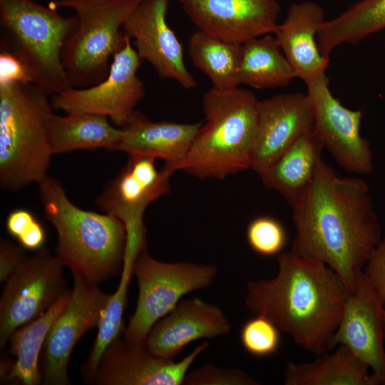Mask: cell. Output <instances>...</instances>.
<instances>
[{"label": "cell", "instance_id": "cell-1", "mask_svg": "<svg viewBox=\"0 0 385 385\" xmlns=\"http://www.w3.org/2000/svg\"><path fill=\"white\" fill-rule=\"evenodd\" d=\"M291 208L296 231L291 252L325 264L352 292L357 273L381 239L366 183L339 177L322 159L312 183Z\"/></svg>", "mask_w": 385, "mask_h": 385}, {"label": "cell", "instance_id": "cell-2", "mask_svg": "<svg viewBox=\"0 0 385 385\" xmlns=\"http://www.w3.org/2000/svg\"><path fill=\"white\" fill-rule=\"evenodd\" d=\"M277 265L274 278L248 282L246 306L302 349L326 353L351 292L329 267L291 251L278 255Z\"/></svg>", "mask_w": 385, "mask_h": 385}, {"label": "cell", "instance_id": "cell-3", "mask_svg": "<svg viewBox=\"0 0 385 385\" xmlns=\"http://www.w3.org/2000/svg\"><path fill=\"white\" fill-rule=\"evenodd\" d=\"M46 217L57 232L56 257L73 275L98 284L123 268L127 235L123 223L74 205L60 181L47 176L39 184Z\"/></svg>", "mask_w": 385, "mask_h": 385}, {"label": "cell", "instance_id": "cell-4", "mask_svg": "<svg viewBox=\"0 0 385 385\" xmlns=\"http://www.w3.org/2000/svg\"><path fill=\"white\" fill-rule=\"evenodd\" d=\"M259 103L247 89H209L202 98L206 121L181 170L200 179L222 180L250 169Z\"/></svg>", "mask_w": 385, "mask_h": 385}, {"label": "cell", "instance_id": "cell-5", "mask_svg": "<svg viewBox=\"0 0 385 385\" xmlns=\"http://www.w3.org/2000/svg\"><path fill=\"white\" fill-rule=\"evenodd\" d=\"M48 95L35 83L0 84V185L17 192L48 176L51 150Z\"/></svg>", "mask_w": 385, "mask_h": 385}, {"label": "cell", "instance_id": "cell-6", "mask_svg": "<svg viewBox=\"0 0 385 385\" xmlns=\"http://www.w3.org/2000/svg\"><path fill=\"white\" fill-rule=\"evenodd\" d=\"M0 24L1 49L22 61L35 84L53 96L72 88L61 51L77 26L76 16L63 17L32 0H0Z\"/></svg>", "mask_w": 385, "mask_h": 385}, {"label": "cell", "instance_id": "cell-7", "mask_svg": "<svg viewBox=\"0 0 385 385\" xmlns=\"http://www.w3.org/2000/svg\"><path fill=\"white\" fill-rule=\"evenodd\" d=\"M144 0H53L49 6L74 11L77 26L65 41L61 61L72 88L103 81L111 59L123 49V26Z\"/></svg>", "mask_w": 385, "mask_h": 385}, {"label": "cell", "instance_id": "cell-8", "mask_svg": "<svg viewBox=\"0 0 385 385\" xmlns=\"http://www.w3.org/2000/svg\"><path fill=\"white\" fill-rule=\"evenodd\" d=\"M138 287L136 308L124 329V339L145 344L154 324L170 312L184 295L211 285L217 268L211 265L155 260L145 250L133 264Z\"/></svg>", "mask_w": 385, "mask_h": 385}, {"label": "cell", "instance_id": "cell-9", "mask_svg": "<svg viewBox=\"0 0 385 385\" xmlns=\"http://www.w3.org/2000/svg\"><path fill=\"white\" fill-rule=\"evenodd\" d=\"M128 156L121 170L96 197L95 204L123 223L127 235L125 255L135 257L146 247L144 213L151 202L168 192L173 173L164 166L158 169L154 158Z\"/></svg>", "mask_w": 385, "mask_h": 385}, {"label": "cell", "instance_id": "cell-10", "mask_svg": "<svg viewBox=\"0 0 385 385\" xmlns=\"http://www.w3.org/2000/svg\"><path fill=\"white\" fill-rule=\"evenodd\" d=\"M64 267L45 247L22 262L4 282L0 300V345L43 314L66 290Z\"/></svg>", "mask_w": 385, "mask_h": 385}, {"label": "cell", "instance_id": "cell-11", "mask_svg": "<svg viewBox=\"0 0 385 385\" xmlns=\"http://www.w3.org/2000/svg\"><path fill=\"white\" fill-rule=\"evenodd\" d=\"M141 62L127 36L124 47L112 59L107 77L94 86L71 88L54 95L53 109L106 116L121 128L145 96L143 82L137 75Z\"/></svg>", "mask_w": 385, "mask_h": 385}, {"label": "cell", "instance_id": "cell-12", "mask_svg": "<svg viewBox=\"0 0 385 385\" xmlns=\"http://www.w3.org/2000/svg\"><path fill=\"white\" fill-rule=\"evenodd\" d=\"M313 111L314 131L338 165L357 175L373 169L369 142L360 133L363 113L344 106L329 88L323 76L307 86Z\"/></svg>", "mask_w": 385, "mask_h": 385}, {"label": "cell", "instance_id": "cell-13", "mask_svg": "<svg viewBox=\"0 0 385 385\" xmlns=\"http://www.w3.org/2000/svg\"><path fill=\"white\" fill-rule=\"evenodd\" d=\"M73 276L70 302L50 329L40 359L42 384L68 385V366L72 351L80 338L98 327L111 295L98 284Z\"/></svg>", "mask_w": 385, "mask_h": 385}, {"label": "cell", "instance_id": "cell-14", "mask_svg": "<svg viewBox=\"0 0 385 385\" xmlns=\"http://www.w3.org/2000/svg\"><path fill=\"white\" fill-rule=\"evenodd\" d=\"M209 346H196L179 361L159 356L146 344L125 339L113 341L104 351L89 384L98 385H180L195 359Z\"/></svg>", "mask_w": 385, "mask_h": 385}, {"label": "cell", "instance_id": "cell-15", "mask_svg": "<svg viewBox=\"0 0 385 385\" xmlns=\"http://www.w3.org/2000/svg\"><path fill=\"white\" fill-rule=\"evenodd\" d=\"M197 30L244 44L274 34L280 6L277 0H175Z\"/></svg>", "mask_w": 385, "mask_h": 385}, {"label": "cell", "instance_id": "cell-16", "mask_svg": "<svg viewBox=\"0 0 385 385\" xmlns=\"http://www.w3.org/2000/svg\"><path fill=\"white\" fill-rule=\"evenodd\" d=\"M384 306L363 270L357 273L354 290L344 304L340 323L329 351L337 345L348 347L371 368L379 385H385V349L381 313Z\"/></svg>", "mask_w": 385, "mask_h": 385}, {"label": "cell", "instance_id": "cell-17", "mask_svg": "<svg viewBox=\"0 0 385 385\" xmlns=\"http://www.w3.org/2000/svg\"><path fill=\"white\" fill-rule=\"evenodd\" d=\"M168 5V0H144L125 22L123 31L133 38L140 58L160 78L192 89L197 83L186 68L181 43L167 23Z\"/></svg>", "mask_w": 385, "mask_h": 385}, {"label": "cell", "instance_id": "cell-18", "mask_svg": "<svg viewBox=\"0 0 385 385\" xmlns=\"http://www.w3.org/2000/svg\"><path fill=\"white\" fill-rule=\"evenodd\" d=\"M313 128V111L307 94L282 93L260 101L250 169L260 174Z\"/></svg>", "mask_w": 385, "mask_h": 385}, {"label": "cell", "instance_id": "cell-19", "mask_svg": "<svg viewBox=\"0 0 385 385\" xmlns=\"http://www.w3.org/2000/svg\"><path fill=\"white\" fill-rule=\"evenodd\" d=\"M230 323L217 306L194 297L183 299L150 330L145 344L153 354L174 359L188 344L227 334Z\"/></svg>", "mask_w": 385, "mask_h": 385}, {"label": "cell", "instance_id": "cell-20", "mask_svg": "<svg viewBox=\"0 0 385 385\" xmlns=\"http://www.w3.org/2000/svg\"><path fill=\"white\" fill-rule=\"evenodd\" d=\"M202 123L155 122L134 110L123 125L122 136L113 150L160 158L173 173L180 170Z\"/></svg>", "mask_w": 385, "mask_h": 385}, {"label": "cell", "instance_id": "cell-21", "mask_svg": "<svg viewBox=\"0 0 385 385\" xmlns=\"http://www.w3.org/2000/svg\"><path fill=\"white\" fill-rule=\"evenodd\" d=\"M324 21V10L316 2L307 0L294 3L274 34L297 78L306 86L326 76L329 58L322 55L317 41Z\"/></svg>", "mask_w": 385, "mask_h": 385}, {"label": "cell", "instance_id": "cell-22", "mask_svg": "<svg viewBox=\"0 0 385 385\" xmlns=\"http://www.w3.org/2000/svg\"><path fill=\"white\" fill-rule=\"evenodd\" d=\"M324 148L312 130L299 138L259 176L265 186L281 194L292 207L312 182Z\"/></svg>", "mask_w": 385, "mask_h": 385}, {"label": "cell", "instance_id": "cell-23", "mask_svg": "<svg viewBox=\"0 0 385 385\" xmlns=\"http://www.w3.org/2000/svg\"><path fill=\"white\" fill-rule=\"evenodd\" d=\"M72 290H65L56 301L36 319L15 330L9 338L10 353L15 358L4 383L38 385L42 383L40 359L47 335L68 305Z\"/></svg>", "mask_w": 385, "mask_h": 385}, {"label": "cell", "instance_id": "cell-24", "mask_svg": "<svg viewBox=\"0 0 385 385\" xmlns=\"http://www.w3.org/2000/svg\"><path fill=\"white\" fill-rule=\"evenodd\" d=\"M369 367L346 346L333 354L324 353L312 362L289 361L285 369V385H379L369 374Z\"/></svg>", "mask_w": 385, "mask_h": 385}, {"label": "cell", "instance_id": "cell-25", "mask_svg": "<svg viewBox=\"0 0 385 385\" xmlns=\"http://www.w3.org/2000/svg\"><path fill=\"white\" fill-rule=\"evenodd\" d=\"M108 118L89 113H54L48 123L53 154L78 150H113L122 136V130L111 124Z\"/></svg>", "mask_w": 385, "mask_h": 385}, {"label": "cell", "instance_id": "cell-26", "mask_svg": "<svg viewBox=\"0 0 385 385\" xmlns=\"http://www.w3.org/2000/svg\"><path fill=\"white\" fill-rule=\"evenodd\" d=\"M385 29V0H359L334 18L325 20L317 34L322 55L329 58L343 43H356Z\"/></svg>", "mask_w": 385, "mask_h": 385}, {"label": "cell", "instance_id": "cell-27", "mask_svg": "<svg viewBox=\"0 0 385 385\" xmlns=\"http://www.w3.org/2000/svg\"><path fill=\"white\" fill-rule=\"evenodd\" d=\"M239 78L240 84L256 89L287 86L296 73L271 34L242 44Z\"/></svg>", "mask_w": 385, "mask_h": 385}, {"label": "cell", "instance_id": "cell-28", "mask_svg": "<svg viewBox=\"0 0 385 385\" xmlns=\"http://www.w3.org/2000/svg\"><path fill=\"white\" fill-rule=\"evenodd\" d=\"M242 44L222 40L203 31L193 32L188 53L194 66L210 79L212 88L232 90L240 85L239 72Z\"/></svg>", "mask_w": 385, "mask_h": 385}, {"label": "cell", "instance_id": "cell-29", "mask_svg": "<svg viewBox=\"0 0 385 385\" xmlns=\"http://www.w3.org/2000/svg\"><path fill=\"white\" fill-rule=\"evenodd\" d=\"M133 265L124 263L115 292L111 295L98 324V334L89 356L82 367L84 380L90 383L101 356L117 339L123 330V317L127 304V293Z\"/></svg>", "mask_w": 385, "mask_h": 385}, {"label": "cell", "instance_id": "cell-30", "mask_svg": "<svg viewBox=\"0 0 385 385\" xmlns=\"http://www.w3.org/2000/svg\"><path fill=\"white\" fill-rule=\"evenodd\" d=\"M280 330L267 317L256 316L244 323L240 339L243 348L251 355L265 357L277 353L281 342Z\"/></svg>", "mask_w": 385, "mask_h": 385}, {"label": "cell", "instance_id": "cell-31", "mask_svg": "<svg viewBox=\"0 0 385 385\" xmlns=\"http://www.w3.org/2000/svg\"><path fill=\"white\" fill-rule=\"evenodd\" d=\"M246 237L250 248L264 257L277 255L284 248L287 235L282 224L270 216H259L250 222Z\"/></svg>", "mask_w": 385, "mask_h": 385}, {"label": "cell", "instance_id": "cell-32", "mask_svg": "<svg viewBox=\"0 0 385 385\" xmlns=\"http://www.w3.org/2000/svg\"><path fill=\"white\" fill-rule=\"evenodd\" d=\"M6 227L10 235L28 250H38L46 240V232L41 223L26 209H16L9 212Z\"/></svg>", "mask_w": 385, "mask_h": 385}, {"label": "cell", "instance_id": "cell-33", "mask_svg": "<svg viewBox=\"0 0 385 385\" xmlns=\"http://www.w3.org/2000/svg\"><path fill=\"white\" fill-rule=\"evenodd\" d=\"M186 385H256L257 381L239 369H221L212 364L188 372Z\"/></svg>", "mask_w": 385, "mask_h": 385}, {"label": "cell", "instance_id": "cell-34", "mask_svg": "<svg viewBox=\"0 0 385 385\" xmlns=\"http://www.w3.org/2000/svg\"><path fill=\"white\" fill-rule=\"evenodd\" d=\"M364 273L385 308V237L371 254Z\"/></svg>", "mask_w": 385, "mask_h": 385}, {"label": "cell", "instance_id": "cell-35", "mask_svg": "<svg viewBox=\"0 0 385 385\" xmlns=\"http://www.w3.org/2000/svg\"><path fill=\"white\" fill-rule=\"evenodd\" d=\"M10 83H35L22 61L11 52L1 49L0 84Z\"/></svg>", "mask_w": 385, "mask_h": 385}, {"label": "cell", "instance_id": "cell-36", "mask_svg": "<svg viewBox=\"0 0 385 385\" xmlns=\"http://www.w3.org/2000/svg\"><path fill=\"white\" fill-rule=\"evenodd\" d=\"M24 248L9 240L0 244V282H5L25 257Z\"/></svg>", "mask_w": 385, "mask_h": 385}, {"label": "cell", "instance_id": "cell-37", "mask_svg": "<svg viewBox=\"0 0 385 385\" xmlns=\"http://www.w3.org/2000/svg\"><path fill=\"white\" fill-rule=\"evenodd\" d=\"M381 322L382 334H383L384 339L385 340V308L384 307H383V309H381Z\"/></svg>", "mask_w": 385, "mask_h": 385}]
</instances>
